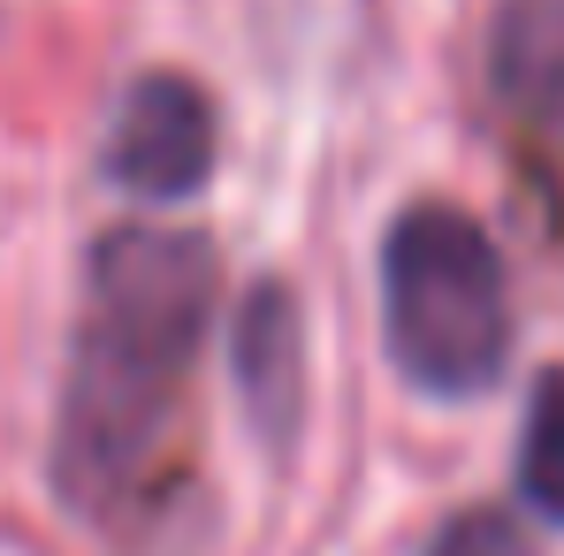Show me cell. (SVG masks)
<instances>
[{"label":"cell","mask_w":564,"mask_h":556,"mask_svg":"<svg viewBox=\"0 0 564 556\" xmlns=\"http://www.w3.org/2000/svg\"><path fill=\"white\" fill-rule=\"evenodd\" d=\"M427 556H527V534H519L503 511H466V519H451V526L435 534Z\"/></svg>","instance_id":"obj_7"},{"label":"cell","mask_w":564,"mask_h":556,"mask_svg":"<svg viewBox=\"0 0 564 556\" xmlns=\"http://www.w3.org/2000/svg\"><path fill=\"white\" fill-rule=\"evenodd\" d=\"M389 359L427 396H480L511 359V282L496 237L451 198H420L381 237Z\"/></svg>","instance_id":"obj_2"},{"label":"cell","mask_w":564,"mask_h":556,"mask_svg":"<svg viewBox=\"0 0 564 556\" xmlns=\"http://www.w3.org/2000/svg\"><path fill=\"white\" fill-rule=\"evenodd\" d=\"M107 176L153 206L191 198L214 176V99L176 69L138 77L115 107V130H107Z\"/></svg>","instance_id":"obj_3"},{"label":"cell","mask_w":564,"mask_h":556,"mask_svg":"<svg viewBox=\"0 0 564 556\" xmlns=\"http://www.w3.org/2000/svg\"><path fill=\"white\" fill-rule=\"evenodd\" d=\"M214 320V244L191 229H107L85 268L77 344L54 419V488L85 519L122 511L184 419Z\"/></svg>","instance_id":"obj_1"},{"label":"cell","mask_w":564,"mask_h":556,"mask_svg":"<svg viewBox=\"0 0 564 556\" xmlns=\"http://www.w3.org/2000/svg\"><path fill=\"white\" fill-rule=\"evenodd\" d=\"M488 77L527 138L564 145V0H511L496 15Z\"/></svg>","instance_id":"obj_4"},{"label":"cell","mask_w":564,"mask_h":556,"mask_svg":"<svg viewBox=\"0 0 564 556\" xmlns=\"http://www.w3.org/2000/svg\"><path fill=\"white\" fill-rule=\"evenodd\" d=\"M237 389H245V412L268 443L297 435V412H305V320H297V297L282 282H260L245 305H237Z\"/></svg>","instance_id":"obj_5"},{"label":"cell","mask_w":564,"mask_h":556,"mask_svg":"<svg viewBox=\"0 0 564 556\" xmlns=\"http://www.w3.org/2000/svg\"><path fill=\"white\" fill-rule=\"evenodd\" d=\"M519 495L564 526V373H550L527 404V427H519Z\"/></svg>","instance_id":"obj_6"}]
</instances>
